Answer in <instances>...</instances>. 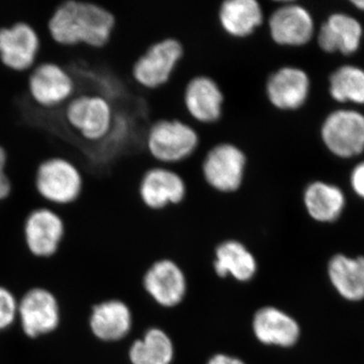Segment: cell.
I'll list each match as a JSON object with an SVG mask.
<instances>
[{
	"label": "cell",
	"instance_id": "obj_16",
	"mask_svg": "<svg viewBox=\"0 0 364 364\" xmlns=\"http://www.w3.org/2000/svg\"><path fill=\"white\" fill-rule=\"evenodd\" d=\"M363 26L348 14H333L318 31V47L326 53L353 54L363 40Z\"/></svg>",
	"mask_w": 364,
	"mask_h": 364
},
{
	"label": "cell",
	"instance_id": "obj_7",
	"mask_svg": "<svg viewBox=\"0 0 364 364\" xmlns=\"http://www.w3.org/2000/svg\"><path fill=\"white\" fill-rule=\"evenodd\" d=\"M224 90L217 79L207 73L189 76L182 88L181 105L191 123L200 127L219 124L224 116Z\"/></svg>",
	"mask_w": 364,
	"mask_h": 364
},
{
	"label": "cell",
	"instance_id": "obj_15",
	"mask_svg": "<svg viewBox=\"0 0 364 364\" xmlns=\"http://www.w3.org/2000/svg\"><path fill=\"white\" fill-rule=\"evenodd\" d=\"M23 230L30 250L36 255L49 256L58 248L65 233V224L51 208H40L26 217Z\"/></svg>",
	"mask_w": 364,
	"mask_h": 364
},
{
	"label": "cell",
	"instance_id": "obj_10",
	"mask_svg": "<svg viewBox=\"0 0 364 364\" xmlns=\"http://www.w3.org/2000/svg\"><path fill=\"white\" fill-rule=\"evenodd\" d=\"M40 196L52 205L75 202L82 189V176L73 163L64 158H51L41 163L36 176Z\"/></svg>",
	"mask_w": 364,
	"mask_h": 364
},
{
	"label": "cell",
	"instance_id": "obj_23",
	"mask_svg": "<svg viewBox=\"0 0 364 364\" xmlns=\"http://www.w3.org/2000/svg\"><path fill=\"white\" fill-rule=\"evenodd\" d=\"M215 269L220 277L232 275L240 282H247L255 274V258L248 249L238 241H227L217 249Z\"/></svg>",
	"mask_w": 364,
	"mask_h": 364
},
{
	"label": "cell",
	"instance_id": "obj_12",
	"mask_svg": "<svg viewBox=\"0 0 364 364\" xmlns=\"http://www.w3.org/2000/svg\"><path fill=\"white\" fill-rule=\"evenodd\" d=\"M28 93L43 109H60L75 93V83L70 74L56 63L41 62L28 73Z\"/></svg>",
	"mask_w": 364,
	"mask_h": 364
},
{
	"label": "cell",
	"instance_id": "obj_6",
	"mask_svg": "<svg viewBox=\"0 0 364 364\" xmlns=\"http://www.w3.org/2000/svg\"><path fill=\"white\" fill-rule=\"evenodd\" d=\"M62 112L69 128L88 142L102 140L114 124V109L100 95H74L62 107Z\"/></svg>",
	"mask_w": 364,
	"mask_h": 364
},
{
	"label": "cell",
	"instance_id": "obj_14",
	"mask_svg": "<svg viewBox=\"0 0 364 364\" xmlns=\"http://www.w3.org/2000/svg\"><path fill=\"white\" fill-rule=\"evenodd\" d=\"M40 51L37 32L26 23L0 28V60L11 70L30 71Z\"/></svg>",
	"mask_w": 364,
	"mask_h": 364
},
{
	"label": "cell",
	"instance_id": "obj_26",
	"mask_svg": "<svg viewBox=\"0 0 364 364\" xmlns=\"http://www.w3.org/2000/svg\"><path fill=\"white\" fill-rule=\"evenodd\" d=\"M16 312V303L13 294L0 287V330L13 323Z\"/></svg>",
	"mask_w": 364,
	"mask_h": 364
},
{
	"label": "cell",
	"instance_id": "obj_29",
	"mask_svg": "<svg viewBox=\"0 0 364 364\" xmlns=\"http://www.w3.org/2000/svg\"><path fill=\"white\" fill-rule=\"evenodd\" d=\"M208 364H245L240 359L232 358V356L225 355V354H218L214 358L210 359Z\"/></svg>",
	"mask_w": 364,
	"mask_h": 364
},
{
	"label": "cell",
	"instance_id": "obj_25",
	"mask_svg": "<svg viewBox=\"0 0 364 364\" xmlns=\"http://www.w3.org/2000/svg\"><path fill=\"white\" fill-rule=\"evenodd\" d=\"M329 92L338 102L364 105V70L344 65L336 69L329 78Z\"/></svg>",
	"mask_w": 364,
	"mask_h": 364
},
{
	"label": "cell",
	"instance_id": "obj_21",
	"mask_svg": "<svg viewBox=\"0 0 364 364\" xmlns=\"http://www.w3.org/2000/svg\"><path fill=\"white\" fill-rule=\"evenodd\" d=\"M328 274L340 296L347 301L364 299V257H347L338 254L330 260Z\"/></svg>",
	"mask_w": 364,
	"mask_h": 364
},
{
	"label": "cell",
	"instance_id": "obj_24",
	"mask_svg": "<svg viewBox=\"0 0 364 364\" xmlns=\"http://www.w3.org/2000/svg\"><path fill=\"white\" fill-rule=\"evenodd\" d=\"M130 358L133 364H170L173 358V345L166 333L151 329L143 339L133 344Z\"/></svg>",
	"mask_w": 364,
	"mask_h": 364
},
{
	"label": "cell",
	"instance_id": "obj_9",
	"mask_svg": "<svg viewBox=\"0 0 364 364\" xmlns=\"http://www.w3.org/2000/svg\"><path fill=\"white\" fill-rule=\"evenodd\" d=\"M188 186L186 177L176 167L154 164L144 171L138 186L142 205L152 210H162L184 203Z\"/></svg>",
	"mask_w": 364,
	"mask_h": 364
},
{
	"label": "cell",
	"instance_id": "obj_30",
	"mask_svg": "<svg viewBox=\"0 0 364 364\" xmlns=\"http://www.w3.org/2000/svg\"><path fill=\"white\" fill-rule=\"evenodd\" d=\"M351 4H353L356 9L364 11V0H353V1H351Z\"/></svg>",
	"mask_w": 364,
	"mask_h": 364
},
{
	"label": "cell",
	"instance_id": "obj_13",
	"mask_svg": "<svg viewBox=\"0 0 364 364\" xmlns=\"http://www.w3.org/2000/svg\"><path fill=\"white\" fill-rule=\"evenodd\" d=\"M215 18L223 35L241 42L264 26L267 11L257 0H225L218 4Z\"/></svg>",
	"mask_w": 364,
	"mask_h": 364
},
{
	"label": "cell",
	"instance_id": "obj_27",
	"mask_svg": "<svg viewBox=\"0 0 364 364\" xmlns=\"http://www.w3.org/2000/svg\"><path fill=\"white\" fill-rule=\"evenodd\" d=\"M6 153L0 146V200H4L11 193V182L6 173Z\"/></svg>",
	"mask_w": 364,
	"mask_h": 364
},
{
	"label": "cell",
	"instance_id": "obj_11",
	"mask_svg": "<svg viewBox=\"0 0 364 364\" xmlns=\"http://www.w3.org/2000/svg\"><path fill=\"white\" fill-rule=\"evenodd\" d=\"M320 135L325 147L335 156H358L364 151V116L352 109L330 112L323 121Z\"/></svg>",
	"mask_w": 364,
	"mask_h": 364
},
{
	"label": "cell",
	"instance_id": "obj_5",
	"mask_svg": "<svg viewBox=\"0 0 364 364\" xmlns=\"http://www.w3.org/2000/svg\"><path fill=\"white\" fill-rule=\"evenodd\" d=\"M265 20L268 39L279 49H298L315 36V21L306 7L294 1H272Z\"/></svg>",
	"mask_w": 364,
	"mask_h": 364
},
{
	"label": "cell",
	"instance_id": "obj_17",
	"mask_svg": "<svg viewBox=\"0 0 364 364\" xmlns=\"http://www.w3.org/2000/svg\"><path fill=\"white\" fill-rule=\"evenodd\" d=\"M23 330L30 337L53 331L58 326V305L54 296L45 289H33L20 305Z\"/></svg>",
	"mask_w": 364,
	"mask_h": 364
},
{
	"label": "cell",
	"instance_id": "obj_20",
	"mask_svg": "<svg viewBox=\"0 0 364 364\" xmlns=\"http://www.w3.org/2000/svg\"><path fill=\"white\" fill-rule=\"evenodd\" d=\"M306 213L315 221L332 223L341 215L345 208L343 191L334 184L315 181L306 184L303 193Z\"/></svg>",
	"mask_w": 364,
	"mask_h": 364
},
{
	"label": "cell",
	"instance_id": "obj_18",
	"mask_svg": "<svg viewBox=\"0 0 364 364\" xmlns=\"http://www.w3.org/2000/svg\"><path fill=\"white\" fill-rule=\"evenodd\" d=\"M144 284L151 296L164 306H174L181 303L186 291L183 272L170 260L155 263L146 274Z\"/></svg>",
	"mask_w": 364,
	"mask_h": 364
},
{
	"label": "cell",
	"instance_id": "obj_28",
	"mask_svg": "<svg viewBox=\"0 0 364 364\" xmlns=\"http://www.w3.org/2000/svg\"><path fill=\"white\" fill-rule=\"evenodd\" d=\"M350 183L354 193L364 200V161L359 163L352 170Z\"/></svg>",
	"mask_w": 364,
	"mask_h": 364
},
{
	"label": "cell",
	"instance_id": "obj_1",
	"mask_svg": "<svg viewBox=\"0 0 364 364\" xmlns=\"http://www.w3.org/2000/svg\"><path fill=\"white\" fill-rule=\"evenodd\" d=\"M114 16L105 7L85 0H63L49 21V32L57 44L107 45L114 28Z\"/></svg>",
	"mask_w": 364,
	"mask_h": 364
},
{
	"label": "cell",
	"instance_id": "obj_19",
	"mask_svg": "<svg viewBox=\"0 0 364 364\" xmlns=\"http://www.w3.org/2000/svg\"><path fill=\"white\" fill-rule=\"evenodd\" d=\"M253 331L267 345L291 347L299 340V327L291 316L277 308L267 306L256 313Z\"/></svg>",
	"mask_w": 364,
	"mask_h": 364
},
{
	"label": "cell",
	"instance_id": "obj_2",
	"mask_svg": "<svg viewBox=\"0 0 364 364\" xmlns=\"http://www.w3.org/2000/svg\"><path fill=\"white\" fill-rule=\"evenodd\" d=\"M202 141L198 128L186 119L161 117L148 127L145 149L155 164L176 167L200 152Z\"/></svg>",
	"mask_w": 364,
	"mask_h": 364
},
{
	"label": "cell",
	"instance_id": "obj_3",
	"mask_svg": "<svg viewBox=\"0 0 364 364\" xmlns=\"http://www.w3.org/2000/svg\"><path fill=\"white\" fill-rule=\"evenodd\" d=\"M200 177L208 188L222 196L236 195L241 191L248 171V156L241 146L219 140L203 152L200 148Z\"/></svg>",
	"mask_w": 364,
	"mask_h": 364
},
{
	"label": "cell",
	"instance_id": "obj_22",
	"mask_svg": "<svg viewBox=\"0 0 364 364\" xmlns=\"http://www.w3.org/2000/svg\"><path fill=\"white\" fill-rule=\"evenodd\" d=\"M132 317L128 306L119 301H109L93 309L91 329L98 338L114 341L130 331Z\"/></svg>",
	"mask_w": 364,
	"mask_h": 364
},
{
	"label": "cell",
	"instance_id": "obj_8",
	"mask_svg": "<svg viewBox=\"0 0 364 364\" xmlns=\"http://www.w3.org/2000/svg\"><path fill=\"white\" fill-rule=\"evenodd\" d=\"M263 92L267 104L274 111L282 114L298 112L310 97V76L301 67L282 64L268 73Z\"/></svg>",
	"mask_w": 364,
	"mask_h": 364
},
{
	"label": "cell",
	"instance_id": "obj_4",
	"mask_svg": "<svg viewBox=\"0 0 364 364\" xmlns=\"http://www.w3.org/2000/svg\"><path fill=\"white\" fill-rule=\"evenodd\" d=\"M186 56L183 43L174 36H165L151 43L134 62L131 76L139 87L157 91L173 80Z\"/></svg>",
	"mask_w": 364,
	"mask_h": 364
}]
</instances>
